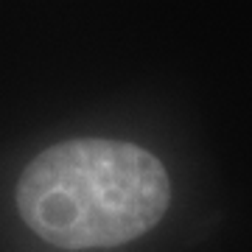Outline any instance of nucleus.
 <instances>
[{
	"label": "nucleus",
	"mask_w": 252,
	"mask_h": 252,
	"mask_svg": "<svg viewBox=\"0 0 252 252\" xmlns=\"http://www.w3.org/2000/svg\"><path fill=\"white\" fill-rule=\"evenodd\" d=\"M171 205V182L152 152L124 140L79 137L48 146L17 182V210L62 250L118 247L149 233Z\"/></svg>",
	"instance_id": "f257e3e1"
}]
</instances>
